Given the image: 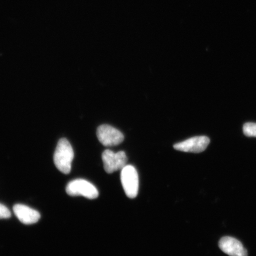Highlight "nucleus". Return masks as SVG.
Here are the masks:
<instances>
[{
    "label": "nucleus",
    "instance_id": "20e7f679",
    "mask_svg": "<svg viewBox=\"0 0 256 256\" xmlns=\"http://www.w3.org/2000/svg\"><path fill=\"white\" fill-rule=\"evenodd\" d=\"M102 160L105 171L110 174L126 167L128 158L124 152H114L106 150L102 154Z\"/></svg>",
    "mask_w": 256,
    "mask_h": 256
},
{
    "label": "nucleus",
    "instance_id": "f257e3e1",
    "mask_svg": "<svg viewBox=\"0 0 256 256\" xmlns=\"http://www.w3.org/2000/svg\"><path fill=\"white\" fill-rule=\"evenodd\" d=\"M74 156V150L68 140L66 138L60 140L54 155L56 168L62 174H69L71 172Z\"/></svg>",
    "mask_w": 256,
    "mask_h": 256
},
{
    "label": "nucleus",
    "instance_id": "f03ea898",
    "mask_svg": "<svg viewBox=\"0 0 256 256\" xmlns=\"http://www.w3.org/2000/svg\"><path fill=\"white\" fill-rule=\"evenodd\" d=\"M120 180L126 196L130 199L136 198L139 190V178L136 168L126 165L121 170Z\"/></svg>",
    "mask_w": 256,
    "mask_h": 256
},
{
    "label": "nucleus",
    "instance_id": "1a4fd4ad",
    "mask_svg": "<svg viewBox=\"0 0 256 256\" xmlns=\"http://www.w3.org/2000/svg\"><path fill=\"white\" fill-rule=\"evenodd\" d=\"M243 132L246 136L256 137V124L246 123L243 126Z\"/></svg>",
    "mask_w": 256,
    "mask_h": 256
},
{
    "label": "nucleus",
    "instance_id": "0eeeda50",
    "mask_svg": "<svg viewBox=\"0 0 256 256\" xmlns=\"http://www.w3.org/2000/svg\"><path fill=\"white\" fill-rule=\"evenodd\" d=\"M219 247L230 256H248V251L242 243L232 236H224L220 240Z\"/></svg>",
    "mask_w": 256,
    "mask_h": 256
},
{
    "label": "nucleus",
    "instance_id": "7ed1b4c3",
    "mask_svg": "<svg viewBox=\"0 0 256 256\" xmlns=\"http://www.w3.org/2000/svg\"><path fill=\"white\" fill-rule=\"evenodd\" d=\"M66 192L70 196H82L90 200H94L98 196L97 188L84 179H76L70 182L66 186Z\"/></svg>",
    "mask_w": 256,
    "mask_h": 256
},
{
    "label": "nucleus",
    "instance_id": "39448f33",
    "mask_svg": "<svg viewBox=\"0 0 256 256\" xmlns=\"http://www.w3.org/2000/svg\"><path fill=\"white\" fill-rule=\"evenodd\" d=\"M97 136L99 142L105 146L119 145L124 140V136L120 131L108 124H102L98 127Z\"/></svg>",
    "mask_w": 256,
    "mask_h": 256
},
{
    "label": "nucleus",
    "instance_id": "423d86ee",
    "mask_svg": "<svg viewBox=\"0 0 256 256\" xmlns=\"http://www.w3.org/2000/svg\"><path fill=\"white\" fill-rule=\"evenodd\" d=\"M210 143V140L207 136H194L174 144V148L186 152L200 153L206 149Z\"/></svg>",
    "mask_w": 256,
    "mask_h": 256
},
{
    "label": "nucleus",
    "instance_id": "6e6552de",
    "mask_svg": "<svg viewBox=\"0 0 256 256\" xmlns=\"http://www.w3.org/2000/svg\"><path fill=\"white\" fill-rule=\"evenodd\" d=\"M14 211L18 220L26 225L36 223L40 218V214L37 210L24 204H15Z\"/></svg>",
    "mask_w": 256,
    "mask_h": 256
},
{
    "label": "nucleus",
    "instance_id": "9d476101",
    "mask_svg": "<svg viewBox=\"0 0 256 256\" xmlns=\"http://www.w3.org/2000/svg\"><path fill=\"white\" fill-rule=\"evenodd\" d=\"M10 216V211L7 207L0 204V219H8Z\"/></svg>",
    "mask_w": 256,
    "mask_h": 256
}]
</instances>
